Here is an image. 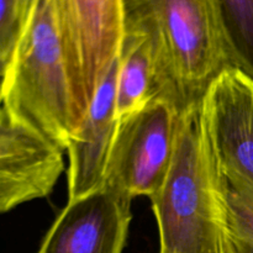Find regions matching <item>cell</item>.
Returning <instances> with one entry per match:
<instances>
[{"mask_svg": "<svg viewBox=\"0 0 253 253\" xmlns=\"http://www.w3.org/2000/svg\"><path fill=\"white\" fill-rule=\"evenodd\" d=\"M0 105L15 123L62 151L78 128L51 0L34 1L0 77Z\"/></svg>", "mask_w": 253, "mask_h": 253, "instance_id": "obj_2", "label": "cell"}, {"mask_svg": "<svg viewBox=\"0 0 253 253\" xmlns=\"http://www.w3.org/2000/svg\"><path fill=\"white\" fill-rule=\"evenodd\" d=\"M200 106L180 115L169 170L151 198L160 253H227L217 170Z\"/></svg>", "mask_w": 253, "mask_h": 253, "instance_id": "obj_3", "label": "cell"}, {"mask_svg": "<svg viewBox=\"0 0 253 253\" xmlns=\"http://www.w3.org/2000/svg\"><path fill=\"white\" fill-rule=\"evenodd\" d=\"M131 202L104 185L68 200L37 253H123L132 217Z\"/></svg>", "mask_w": 253, "mask_h": 253, "instance_id": "obj_7", "label": "cell"}, {"mask_svg": "<svg viewBox=\"0 0 253 253\" xmlns=\"http://www.w3.org/2000/svg\"><path fill=\"white\" fill-rule=\"evenodd\" d=\"M51 1L79 127L96 89L120 54L124 36L121 0Z\"/></svg>", "mask_w": 253, "mask_h": 253, "instance_id": "obj_4", "label": "cell"}, {"mask_svg": "<svg viewBox=\"0 0 253 253\" xmlns=\"http://www.w3.org/2000/svg\"><path fill=\"white\" fill-rule=\"evenodd\" d=\"M63 151L15 123L0 105V214L52 193Z\"/></svg>", "mask_w": 253, "mask_h": 253, "instance_id": "obj_8", "label": "cell"}, {"mask_svg": "<svg viewBox=\"0 0 253 253\" xmlns=\"http://www.w3.org/2000/svg\"><path fill=\"white\" fill-rule=\"evenodd\" d=\"M180 115L170 101L156 96L142 109L119 120L104 187L130 200L151 199L169 170Z\"/></svg>", "mask_w": 253, "mask_h": 253, "instance_id": "obj_5", "label": "cell"}, {"mask_svg": "<svg viewBox=\"0 0 253 253\" xmlns=\"http://www.w3.org/2000/svg\"><path fill=\"white\" fill-rule=\"evenodd\" d=\"M200 110L216 167L253 185L252 79L226 69L210 85Z\"/></svg>", "mask_w": 253, "mask_h": 253, "instance_id": "obj_6", "label": "cell"}, {"mask_svg": "<svg viewBox=\"0 0 253 253\" xmlns=\"http://www.w3.org/2000/svg\"><path fill=\"white\" fill-rule=\"evenodd\" d=\"M22 26L17 0H0V77L14 51Z\"/></svg>", "mask_w": 253, "mask_h": 253, "instance_id": "obj_13", "label": "cell"}, {"mask_svg": "<svg viewBox=\"0 0 253 253\" xmlns=\"http://www.w3.org/2000/svg\"><path fill=\"white\" fill-rule=\"evenodd\" d=\"M216 170L226 251L253 253V185L217 167Z\"/></svg>", "mask_w": 253, "mask_h": 253, "instance_id": "obj_11", "label": "cell"}, {"mask_svg": "<svg viewBox=\"0 0 253 253\" xmlns=\"http://www.w3.org/2000/svg\"><path fill=\"white\" fill-rule=\"evenodd\" d=\"M124 34L150 43L157 96L180 113L202 105L230 69L216 0H121Z\"/></svg>", "mask_w": 253, "mask_h": 253, "instance_id": "obj_1", "label": "cell"}, {"mask_svg": "<svg viewBox=\"0 0 253 253\" xmlns=\"http://www.w3.org/2000/svg\"><path fill=\"white\" fill-rule=\"evenodd\" d=\"M230 68L253 81V0H216Z\"/></svg>", "mask_w": 253, "mask_h": 253, "instance_id": "obj_12", "label": "cell"}, {"mask_svg": "<svg viewBox=\"0 0 253 253\" xmlns=\"http://www.w3.org/2000/svg\"><path fill=\"white\" fill-rule=\"evenodd\" d=\"M119 57L96 89L78 130L67 146L68 200L78 199L104 185L106 165L118 130L116 79Z\"/></svg>", "mask_w": 253, "mask_h": 253, "instance_id": "obj_9", "label": "cell"}, {"mask_svg": "<svg viewBox=\"0 0 253 253\" xmlns=\"http://www.w3.org/2000/svg\"><path fill=\"white\" fill-rule=\"evenodd\" d=\"M35 0H17V6H19V14L21 16L22 22L25 24L27 16H29L31 7L34 5Z\"/></svg>", "mask_w": 253, "mask_h": 253, "instance_id": "obj_14", "label": "cell"}, {"mask_svg": "<svg viewBox=\"0 0 253 253\" xmlns=\"http://www.w3.org/2000/svg\"><path fill=\"white\" fill-rule=\"evenodd\" d=\"M156 96V68L150 43L138 35L124 34L116 79L118 119L140 110Z\"/></svg>", "mask_w": 253, "mask_h": 253, "instance_id": "obj_10", "label": "cell"}]
</instances>
